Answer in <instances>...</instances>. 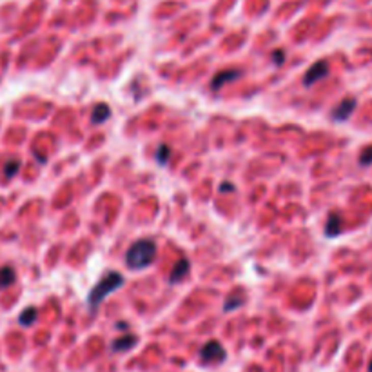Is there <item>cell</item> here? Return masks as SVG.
Here are the masks:
<instances>
[{
    "label": "cell",
    "instance_id": "d6986e66",
    "mask_svg": "<svg viewBox=\"0 0 372 372\" xmlns=\"http://www.w3.org/2000/svg\"><path fill=\"white\" fill-rule=\"evenodd\" d=\"M368 372H372V361H370V365H368Z\"/></svg>",
    "mask_w": 372,
    "mask_h": 372
},
{
    "label": "cell",
    "instance_id": "5b68a950",
    "mask_svg": "<svg viewBox=\"0 0 372 372\" xmlns=\"http://www.w3.org/2000/svg\"><path fill=\"white\" fill-rule=\"evenodd\" d=\"M356 109V100L354 98H345L338 103V108L332 109V118L336 122H345L351 118V115Z\"/></svg>",
    "mask_w": 372,
    "mask_h": 372
},
{
    "label": "cell",
    "instance_id": "8fae6325",
    "mask_svg": "<svg viewBox=\"0 0 372 372\" xmlns=\"http://www.w3.org/2000/svg\"><path fill=\"white\" fill-rule=\"evenodd\" d=\"M15 269L9 267V265H4V267H0V289H6L9 287L15 281Z\"/></svg>",
    "mask_w": 372,
    "mask_h": 372
},
{
    "label": "cell",
    "instance_id": "3957f363",
    "mask_svg": "<svg viewBox=\"0 0 372 372\" xmlns=\"http://www.w3.org/2000/svg\"><path fill=\"white\" fill-rule=\"evenodd\" d=\"M225 356H227V352H225L223 345L220 343V341H216V339L207 341V343L202 347V351H200V360H202L203 365L222 363V361L225 360Z\"/></svg>",
    "mask_w": 372,
    "mask_h": 372
},
{
    "label": "cell",
    "instance_id": "8992f818",
    "mask_svg": "<svg viewBox=\"0 0 372 372\" xmlns=\"http://www.w3.org/2000/svg\"><path fill=\"white\" fill-rule=\"evenodd\" d=\"M242 71L240 69H229V71H220L218 74H216L215 78H212V82H211V87L215 89V91H220L225 84H229V82H234V80H238L242 76Z\"/></svg>",
    "mask_w": 372,
    "mask_h": 372
},
{
    "label": "cell",
    "instance_id": "9c48e42d",
    "mask_svg": "<svg viewBox=\"0 0 372 372\" xmlns=\"http://www.w3.org/2000/svg\"><path fill=\"white\" fill-rule=\"evenodd\" d=\"M339 232H341V216L334 212V215L329 216V220H327V223H325V236L334 238V236H338Z\"/></svg>",
    "mask_w": 372,
    "mask_h": 372
},
{
    "label": "cell",
    "instance_id": "5bb4252c",
    "mask_svg": "<svg viewBox=\"0 0 372 372\" xmlns=\"http://www.w3.org/2000/svg\"><path fill=\"white\" fill-rule=\"evenodd\" d=\"M169 156H171V149L167 147V145H160L156 151V162H160L162 166H166Z\"/></svg>",
    "mask_w": 372,
    "mask_h": 372
},
{
    "label": "cell",
    "instance_id": "7c38bea8",
    "mask_svg": "<svg viewBox=\"0 0 372 372\" xmlns=\"http://www.w3.org/2000/svg\"><path fill=\"white\" fill-rule=\"evenodd\" d=\"M37 309L35 307H28L25 310H22V314H20V318H18V322L22 323L24 327H29V325H33L35 323V320H37Z\"/></svg>",
    "mask_w": 372,
    "mask_h": 372
},
{
    "label": "cell",
    "instance_id": "6da1fadb",
    "mask_svg": "<svg viewBox=\"0 0 372 372\" xmlns=\"http://www.w3.org/2000/svg\"><path fill=\"white\" fill-rule=\"evenodd\" d=\"M156 260V244L153 240H137L125 252V263L131 271L147 269Z\"/></svg>",
    "mask_w": 372,
    "mask_h": 372
},
{
    "label": "cell",
    "instance_id": "4fadbf2b",
    "mask_svg": "<svg viewBox=\"0 0 372 372\" xmlns=\"http://www.w3.org/2000/svg\"><path fill=\"white\" fill-rule=\"evenodd\" d=\"M244 302H245V298L242 296V294L240 296H229L225 305H223V310H225V312H227V310H234V309H238V307L244 305Z\"/></svg>",
    "mask_w": 372,
    "mask_h": 372
},
{
    "label": "cell",
    "instance_id": "52a82bcc",
    "mask_svg": "<svg viewBox=\"0 0 372 372\" xmlns=\"http://www.w3.org/2000/svg\"><path fill=\"white\" fill-rule=\"evenodd\" d=\"M189 271H191V263H189V260H178L176 261V265L173 267V271H171V274H169V283L171 285H174V283H180V281H183L187 278V274H189Z\"/></svg>",
    "mask_w": 372,
    "mask_h": 372
},
{
    "label": "cell",
    "instance_id": "7a4b0ae2",
    "mask_svg": "<svg viewBox=\"0 0 372 372\" xmlns=\"http://www.w3.org/2000/svg\"><path fill=\"white\" fill-rule=\"evenodd\" d=\"M122 285H124V276H122L120 273H116V271H108V273L103 274V276L95 283V287L91 289L89 296H87V303H89L91 312H95V310L103 303V300H105L109 294H113L115 290L120 289Z\"/></svg>",
    "mask_w": 372,
    "mask_h": 372
},
{
    "label": "cell",
    "instance_id": "30bf717a",
    "mask_svg": "<svg viewBox=\"0 0 372 372\" xmlns=\"http://www.w3.org/2000/svg\"><path fill=\"white\" fill-rule=\"evenodd\" d=\"M109 116H111V109H109L108 103H98L93 109L91 122L93 124H103L105 120H109Z\"/></svg>",
    "mask_w": 372,
    "mask_h": 372
},
{
    "label": "cell",
    "instance_id": "ac0fdd59",
    "mask_svg": "<svg viewBox=\"0 0 372 372\" xmlns=\"http://www.w3.org/2000/svg\"><path fill=\"white\" fill-rule=\"evenodd\" d=\"M220 191H222V193H225V191H234V187H232L231 183L223 182V183H222V187H220Z\"/></svg>",
    "mask_w": 372,
    "mask_h": 372
},
{
    "label": "cell",
    "instance_id": "277c9868",
    "mask_svg": "<svg viewBox=\"0 0 372 372\" xmlns=\"http://www.w3.org/2000/svg\"><path fill=\"white\" fill-rule=\"evenodd\" d=\"M327 74H329V64H327V60H318V62H314L307 69L305 76H303V86L312 87L320 80L325 78Z\"/></svg>",
    "mask_w": 372,
    "mask_h": 372
},
{
    "label": "cell",
    "instance_id": "ba28073f",
    "mask_svg": "<svg viewBox=\"0 0 372 372\" xmlns=\"http://www.w3.org/2000/svg\"><path fill=\"white\" fill-rule=\"evenodd\" d=\"M138 343V338L135 334H125V336H122V338H118V339H115L113 341V351L115 352H125V351H129V349H132L135 345Z\"/></svg>",
    "mask_w": 372,
    "mask_h": 372
},
{
    "label": "cell",
    "instance_id": "2e32d148",
    "mask_svg": "<svg viewBox=\"0 0 372 372\" xmlns=\"http://www.w3.org/2000/svg\"><path fill=\"white\" fill-rule=\"evenodd\" d=\"M360 164H361V166H370V164H372V145H370V147H367L363 153H361Z\"/></svg>",
    "mask_w": 372,
    "mask_h": 372
},
{
    "label": "cell",
    "instance_id": "9a60e30c",
    "mask_svg": "<svg viewBox=\"0 0 372 372\" xmlns=\"http://www.w3.org/2000/svg\"><path fill=\"white\" fill-rule=\"evenodd\" d=\"M18 169H20V162H18V160H9L8 164H6V167H4V174L8 178H13L15 174H17Z\"/></svg>",
    "mask_w": 372,
    "mask_h": 372
},
{
    "label": "cell",
    "instance_id": "e0dca14e",
    "mask_svg": "<svg viewBox=\"0 0 372 372\" xmlns=\"http://www.w3.org/2000/svg\"><path fill=\"white\" fill-rule=\"evenodd\" d=\"M283 60H285V55H283V51L281 49H276L273 53V62L276 64V66H281L283 64Z\"/></svg>",
    "mask_w": 372,
    "mask_h": 372
}]
</instances>
